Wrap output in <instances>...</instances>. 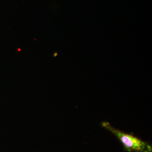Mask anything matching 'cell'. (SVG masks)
Instances as JSON below:
<instances>
[{"mask_svg": "<svg viewBox=\"0 0 152 152\" xmlns=\"http://www.w3.org/2000/svg\"><path fill=\"white\" fill-rule=\"evenodd\" d=\"M102 125L120 140L126 151L130 152H152L151 146L136 136L115 129L108 122H103Z\"/></svg>", "mask_w": 152, "mask_h": 152, "instance_id": "cell-1", "label": "cell"}]
</instances>
